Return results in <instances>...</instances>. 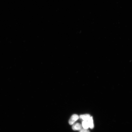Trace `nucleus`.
I'll return each instance as SVG.
<instances>
[{"mask_svg": "<svg viewBox=\"0 0 132 132\" xmlns=\"http://www.w3.org/2000/svg\"><path fill=\"white\" fill-rule=\"evenodd\" d=\"M79 117L76 114H74L72 115L69 121V123L70 125H72L79 118Z\"/></svg>", "mask_w": 132, "mask_h": 132, "instance_id": "f257e3e1", "label": "nucleus"}, {"mask_svg": "<svg viewBox=\"0 0 132 132\" xmlns=\"http://www.w3.org/2000/svg\"><path fill=\"white\" fill-rule=\"evenodd\" d=\"M82 127V125L79 123H77L73 124L72 128L74 130H80Z\"/></svg>", "mask_w": 132, "mask_h": 132, "instance_id": "f03ea898", "label": "nucleus"}, {"mask_svg": "<svg viewBox=\"0 0 132 132\" xmlns=\"http://www.w3.org/2000/svg\"><path fill=\"white\" fill-rule=\"evenodd\" d=\"M90 117V115L86 114L80 115L79 116V118L84 121H88Z\"/></svg>", "mask_w": 132, "mask_h": 132, "instance_id": "7ed1b4c3", "label": "nucleus"}, {"mask_svg": "<svg viewBox=\"0 0 132 132\" xmlns=\"http://www.w3.org/2000/svg\"><path fill=\"white\" fill-rule=\"evenodd\" d=\"M87 121L89 127L91 129H93L94 127V125L92 117H90L89 119Z\"/></svg>", "mask_w": 132, "mask_h": 132, "instance_id": "20e7f679", "label": "nucleus"}, {"mask_svg": "<svg viewBox=\"0 0 132 132\" xmlns=\"http://www.w3.org/2000/svg\"><path fill=\"white\" fill-rule=\"evenodd\" d=\"M82 126L83 128L85 129H88L89 127L87 121H83L82 122Z\"/></svg>", "mask_w": 132, "mask_h": 132, "instance_id": "39448f33", "label": "nucleus"}, {"mask_svg": "<svg viewBox=\"0 0 132 132\" xmlns=\"http://www.w3.org/2000/svg\"><path fill=\"white\" fill-rule=\"evenodd\" d=\"M79 132H90L88 129H85L84 128L82 129Z\"/></svg>", "mask_w": 132, "mask_h": 132, "instance_id": "423d86ee", "label": "nucleus"}]
</instances>
